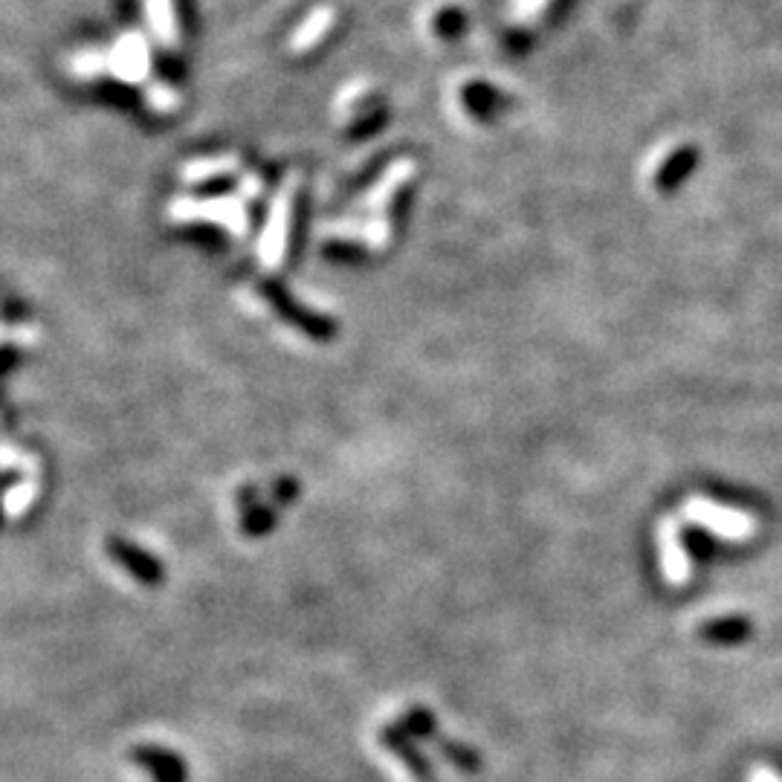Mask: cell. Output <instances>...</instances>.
Instances as JSON below:
<instances>
[{
	"label": "cell",
	"instance_id": "3957f363",
	"mask_svg": "<svg viewBox=\"0 0 782 782\" xmlns=\"http://www.w3.org/2000/svg\"><path fill=\"white\" fill-rule=\"evenodd\" d=\"M661 542V566H664V577L667 583L673 585H684L690 580L693 566H690V553L684 548L681 533H678V525L673 519H664L658 533Z\"/></svg>",
	"mask_w": 782,
	"mask_h": 782
},
{
	"label": "cell",
	"instance_id": "277c9868",
	"mask_svg": "<svg viewBox=\"0 0 782 782\" xmlns=\"http://www.w3.org/2000/svg\"><path fill=\"white\" fill-rule=\"evenodd\" d=\"M334 21H337V9L330 7V3H319V7L310 9L305 21H299V27L293 30L290 41H287L290 53H307V50H314L319 41H325Z\"/></svg>",
	"mask_w": 782,
	"mask_h": 782
},
{
	"label": "cell",
	"instance_id": "5b68a950",
	"mask_svg": "<svg viewBox=\"0 0 782 782\" xmlns=\"http://www.w3.org/2000/svg\"><path fill=\"white\" fill-rule=\"evenodd\" d=\"M146 23L151 39L166 50L180 44V23H177L175 0H146Z\"/></svg>",
	"mask_w": 782,
	"mask_h": 782
},
{
	"label": "cell",
	"instance_id": "52a82bcc",
	"mask_svg": "<svg viewBox=\"0 0 782 782\" xmlns=\"http://www.w3.org/2000/svg\"><path fill=\"white\" fill-rule=\"evenodd\" d=\"M67 70L76 78L108 76V50H93V46L76 50V53L70 55Z\"/></svg>",
	"mask_w": 782,
	"mask_h": 782
},
{
	"label": "cell",
	"instance_id": "8992f818",
	"mask_svg": "<svg viewBox=\"0 0 782 782\" xmlns=\"http://www.w3.org/2000/svg\"><path fill=\"white\" fill-rule=\"evenodd\" d=\"M130 760L137 765L148 768L154 776V782H186V765L177 760L171 751H162V748H134L130 751Z\"/></svg>",
	"mask_w": 782,
	"mask_h": 782
},
{
	"label": "cell",
	"instance_id": "9c48e42d",
	"mask_svg": "<svg viewBox=\"0 0 782 782\" xmlns=\"http://www.w3.org/2000/svg\"><path fill=\"white\" fill-rule=\"evenodd\" d=\"M146 102L157 114H169V110H175L177 105H180V96H177V91L171 85H166L160 78H151L146 85Z\"/></svg>",
	"mask_w": 782,
	"mask_h": 782
},
{
	"label": "cell",
	"instance_id": "6da1fadb",
	"mask_svg": "<svg viewBox=\"0 0 782 782\" xmlns=\"http://www.w3.org/2000/svg\"><path fill=\"white\" fill-rule=\"evenodd\" d=\"M684 516L698 528H705L707 533L728 539V542H744L757 533V519L748 510L719 505L707 496H690L684 505Z\"/></svg>",
	"mask_w": 782,
	"mask_h": 782
},
{
	"label": "cell",
	"instance_id": "7c38bea8",
	"mask_svg": "<svg viewBox=\"0 0 782 782\" xmlns=\"http://www.w3.org/2000/svg\"><path fill=\"white\" fill-rule=\"evenodd\" d=\"M748 782H782V774L771 765H753L748 771Z\"/></svg>",
	"mask_w": 782,
	"mask_h": 782
},
{
	"label": "cell",
	"instance_id": "30bf717a",
	"mask_svg": "<svg viewBox=\"0 0 782 782\" xmlns=\"http://www.w3.org/2000/svg\"><path fill=\"white\" fill-rule=\"evenodd\" d=\"M551 0H510V15L516 23H533Z\"/></svg>",
	"mask_w": 782,
	"mask_h": 782
},
{
	"label": "cell",
	"instance_id": "ba28073f",
	"mask_svg": "<svg viewBox=\"0 0 782 782\" xmlns=\"http://www.w3.org/2000/svg\"><path fill=\"white\" fill-rule=\"evenodd\" d=\"M383 742L389 744L391 751H398L400 760H403L409 768H412V774H418V780H426V776H430V768H426V762H423L421 757H418V753L412 751V744H409L406 739L400 737V728L385 730Z\"/></svg>",
	"mask_w": 782,
	"mask_h": 782
},
{
	"label": "cell",
	"instance_id": "8fae6325",
	"mask_svg": "<svg viewBox=\"0 0 782 782\" xmlns=\"http://www.w3.org/2000/svg\"><path fill=\"white\" fill-rule=\"evenodd\" d=\"M441 751L450 757V760L455 762V765H461V768H478V757L469 748H461V744H453V742H441Z\"/></svg>",
	"mask_w": 782,
	"mask_h": 782
},
{
	"label": "cell",
	"instance_id": "7a4b0ae2",
	"mask_svg": "<svg viewBox=\"0 0 782 782\" xmlns=\"http://www.w3.org/2000/svg\"><path fill=\"white\" fill-rule=\"evenodd\" d=\"M108 76L125 85L151 82V44L142 32L130 30L108 46Z\"/></svg>",
	"mask_w": 782,
	"mask_h": 782
}]
</instances>
